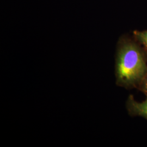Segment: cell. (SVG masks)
I'll list each match as a JSON object with an SVG mask.
<instances>
[{"label": "cell", "mask_w": 147, "mask_h": 147, "mask_svg": "<svg viewBox=\"0 0 147 147\" xmlns=\"http://www.w3.org/2000/svg\"><path fill=\"white\" fill-rule=\"evenodd\" d=\"M127 107L131 115L142 116L147 119V98L142 102H138L133 96H130L127 102Z\"/></svg>", "instance_id": "7a4b0ae2"}, {"label": "cell", "mask_w": 147, "mask_h": 147, "mask_svg": "<svg viewBox=\"0 0 147 147\" xmlns=\"http://www.w3.org/2000/svg\"><path fill=\"white\" fill-rule=\"evenodd\" d=\"M140 88L147 95V73L139 84Z\"/></svg>", "instance_id": "277c9868"}, {"label": "cell", "mask_w": 147, "mask_h": 147, "mask_svg": "<svg viewBox=\"0 0 147 147\" xmlns=\"http://www.w3.org/2000/svg\"><path fill=\"white\" fill-rule=\"evenodd\" d=\"M133 34L135 39L143 45L147 51V30L142 31H135Z\"/></svg>", "instance_id": "3957f363"}, {"label": "cell", "mask_w": 147, "mask_h": 147, "mask_svg": "<svg viewBox=\"0 0 147 147\" xmlns=\"http://www.w3.org/2000/svg\"><path fill=\"white\" fill-rule=\"evenodd\" d=\"M147 73L146 58L141 48L131 39L121 38L116 51L117 84L126 88L139 84Z\"/></svg>", "instance_id": "6da1fadb"}]
</instances>
